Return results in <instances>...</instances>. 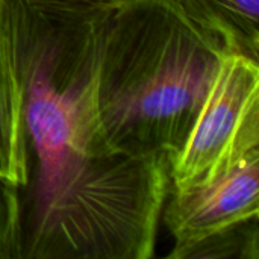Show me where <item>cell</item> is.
Segmentation results:
<instances>
[{
	"mask_svg": "<svg viewBox=\"0 0 259 259\" xmlns=\"http://www.w3.org/2000/svg\"><path fill=\"white\" fill-rule=\"evenodd\" d=\"M24 90L23 259H127L156 237L170 162L114 150L99 108L106 9L12 0Z\"/></svg>",
	"mask_w": 259,
	"mask_h": 259,
	"instance_id": "cell-1",
	"label": "cell"
},
{
	"mask_svg": "<svg viewBox=\"0 0 259 259\" xmlns=\"http://www.w3.org/2000/svg\"><path fill=\"white\" fill-rule=\"evenodd\" d=\"M225 53L170 0L106 9L99 108L109 146L135 156L181 155Z\"/></svg>",
	"mask_w": 259,
	"mask_h": 259,
	"instance_id": "cell-2",
	"label": "cell"
},
{
	"mask_svg": "<svg viewBox=\"0 0 259 259\" xmlns=\"http://www.w3.org/2000/svg\"><path fill=\"white\" fill-rule=\"evenodd\" d=\"M253 149H259V62L225 55L190 137L170 167V190L206 182Z\"/></svg>",
	"mask_w": 259,
	"mask_h": 259,
	"instance_id": "cell-3",
	"label": "cell"
},
{
	"mask_svg": "<svg viewBox=\"0 0 259 259\" xmlns=\"http://www.w3.org/2000/svg\"><path fill=\"white\" fill-rule=\"evenodd\" d=\"M259 217V149H253L214 178L187 190H170L161 222L175 240L168 258L206 237Z\"/></svg>",
	"mask_w": 259,
	"mask_h": 259,
	"instance_id": "cell-4",
	"label": "cell"
},
{
	"mask_svg": "<svg viewBox=\"0 0 259 259\" xmlns=\"http://www.w3.org/2000/svg\"><path fill=\"white\" fill-rule=\"evenodd\" d=\"M0 179L20 190L27 181L24 90L12 0H0Z\"/></svg>",
	"mask_w": 259,
	"mask_h": 259,
	"instance_id": "cell-5",
	"label": "cell"
},
{
	"mask_svg": "<svg viewBox=\"0 0 259 259\" xmlns=\"http://www.w3.org/2000/svg\"><path fill=\"white\" fill-rule=\"evenodd\" d=\"M225 55L259 62V0H170Z\"/></svg>",
	"mask_w": 259,
	"mask_h": 259,
	"instance_id": "cell-6",
	"label": "cell"
},
{
	"mask_svg": "<svg viewBox=\"0 0 259 259\" xmlns=\"http://www.w3.org/2000/svg\"><path fill=\"white\" fill-rule=\"evenodd\" d=\"M258 219L219 231L187 249L181 259H258Z\"/></svg>",
	"mask_w": 259,
	"mask_h": 259,
	"instance_id": "cell-7",
	"label": "cell"
},
{
	"mask_svg": "<svg viewBox=\"0 0 259 259\" xmlns=\"http://www.w3.org/2000/svg\"><path fill=\"white\" fill-rule=\"evenodd\" d=\"M23 243L20 188L0 179V259H23Z\"/></svg>",
	"mask_w": 259,
	"mask_h": 259,
	"instance_id": "cell-8",
	"label": "cell"
},
{
	"mask_svg": "<svg viewBox=\"0 0 259 259\" xmlns=\"http://www.w3.org/2000/svg\"><path fill=\"white\" fill-rule=\"evenodd\" d=\"M77 2H82L85 5L96 6V8L111 9V8H117V6H121V5H126V3H131L135 0H77Z\"/></svg>",
	"mask_w": 259,
	"mask_h": 259,
	"instance_id": "cell-9",
	"label": "cell"
}]
</instances>
